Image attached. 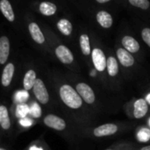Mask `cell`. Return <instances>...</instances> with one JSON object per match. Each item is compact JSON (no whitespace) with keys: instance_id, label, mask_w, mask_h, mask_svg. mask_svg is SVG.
I'll use <instances>...</instances> for the list:
<instances>
[{"instance_id":"28","label":"cell","mask_w":150,"mask_h":150,"mask_svg":"<svg viewBox=\"0 0 150 150\" xmlns=\"http://www.w3.org/2000/svg\"><path fill=\"white\" fill-rule=\"evenodd\" d=\"M96 1L99 4H104V3H108L110 2V0H96Z\"/></svg>"},{"instance_id":"7","label":"cell","mask_w":150,"mask_h":150,"mask_svg":"<svg viewBox=\"0 0 150 150\" xmlns=\"http://www.w3.org/2000/svg\"><path fill=\"white\" fill-rule=\"evenodd\" d=\"M118 130V127L115 124H105L96 127L93 133L96 137H104L115 134Z\"/></svg>"},{"instance_id":"11","label":"cell","mask_w":150,"mask_h":150,"mask_svg":"<svg viewBox=\"0 0 150 150\" xmlns=\"http://www.w3.org/2000/svg\"><path fill=\"white\" fill-rule=\"evenodd\" d=\"M122 45L124 46V49H125L130 53H136L140 49L138 41L130 35H125L122 38Z\"/></svg>"},{"instance_id":"20","label":"cell","mask_w":150,"mask_h":150,"mask_svg":"<svg viewBox=\"0 0 150 150\" xmlns=\"http://www.w3.org/2000/svg\"><path fill=\"white\" fill-rule=\"evenodd\" d=\"M80 45L83 55L89 56L92 53L91 47H90V40L87 34H82L80 36Z\"/></svg>"},{"instance_id":"24","label":"cell","mask_w":150,"mask_h":150,"mask_svg":"<svg viewBox=\"0 0 150 150\" xmlns=\"http://www.w3.org/2000/svg\"><path fill=\"white\" fill-rule=\"evenodd\" d=\"M29 113L35 118H38L42 116V110L41 107L37 104V103H33L32 106L30 107V111Z\"/></svg>"},{"instance_id":"5","label":"cell","mask_w":150,"mask_h":150,"mask_svg":"<svg viewBox=\"0 0 150 150\" xmlns=\"http://www.w3.org/2000/svg\"><path fill=\"white\" fill-rule=\"evenodd\" d=\"M43 122L48 127L57 131H63L66 127V123L63 118L52 114L47 115L44 117Z\"/></svg>"},{"instance_id":"23","label":"cell","mask_w":150,"mask_h":150,"mask_svg":"<svg viewBox=\"0 0 150 150\" xmlns=\"http://www.w3.org/2000/svg\"><path fill=\"white\" fill-rule=\"evenodd\" d=\"M128 1L132 6L142 10H147L150 7V3L148 0H128Z\"/></svg>"},{"instance_id":"1","label":"cell","mask_w":150,"mask_h":150,"mask_svg":"<svg viewBox=\"0 0 150 150\" xmlns=\"http://www.w3.org/2000/svg\"><path fill=\"white\" fill-rule=\"evenodd\" d=\"M59 96L62 102L71 109L76 110L81 107L83 100L71 86L70 85H63L59 89Z\"/></svg>"},{"instance_id":"8","label":"cell","mask_w":150,"mask_h":150,"mask_svg":"<svg viewBox=\"0 0 150 150\" xmlns=\"http://www.w3.org/2000/svg\"><path fill=\"white\" fill-rule=\"evenodd\" d=\"M117 57L120 64L125 67H131L134 64V62H135L134 57L125 49L119 48L117 50Z\"/></svg>"},{"instance_id":"2","label":"cell","mask_w":150,"mask_h":150,"mask_svg":"<svg viewBox=\"0 0 150 150\" xmlns=\"http://www.w3.org/2000/svg\"><path fill=\"white\" fill-rule=\"evenodd\" d=\"M76 91L81 97V99L88 104H92L96 101V96L93 89L87 83L81 82L76 86Z\"/></svg>"},{"instance_id":"16","label":"cell","mask_w":150,"mask_h":150,"mask_svg":"<svg viewBox=\"0 0 150 150\" xmlns=\"http://www.w3.org/2000/svg\"><path fill=\"white\" fill-rule=\"evenodd\" d=\"M57 6L49 1L42 2L39 6V11L44 16H52L57 13Z\"/></svg>"},{"instance_id":"27","label":"cell","mask_w":150,"mask_h":150,"mask_svg":"<svg viewBox=\"0 0 150 150\" xmlns=\"http://www.w3.org/2000/svg\"><path fill=\"white\" fill-rule=\"evenodd\" d=\"M20 123H21V125H24V126H28V125H30L32 124L31 120L28 119V118H27V117L21 118V119L20 120Z\"/></svg>"},{"instance_id":"25","label":"cell","mask_w":150,"mask_h":150,"mask_svg":"<svg viewBox=\"0 0 150 150\" xmlns=\"http://www.w3.org/2000/svg\"><path fill=\"white\" fill-rule=\"evenodd\" d=\"M141 37L145 43L150 47V28H145L141 31Z\"/></svg>"},{"instance_id":"15","label":"cell","mask_w":150,"mask_h":150,"mask_svg":"<svg viewBox=\"0 0 150 150\" xmlns=\"http://www.w3.org/2000/svg\"><path fill=\"white\" fill-rule=\"evenodd\" d=\"M14 74V65L12 63H9L6 65V67L3 70L2 73V78H1V82L4 87H8L13 80Z\"/></svg>"},{"instance_id":"18","label":"cell","mask_w":150,"mask_h":150,"mask_svg":"<svg viewBox=\"0 0 150 150\" xmlns=\"http://www.w3.org/2000/svg\"><path fill=\"white\" fill-rule=\"evenodd\" d=\"M57 29L64 35H70L72 32V24L67 19H60L57 23Z\"/></svg>"},{"instance_id":"30","label":"cell","mask_w":150,"mask_h":150,"mask_svg":"<svg viewBox=\"0 0 150 150\" xmlns=\"http://www.w3.org/2000/svg\"><path fill=\"white\" fill-rule=\"evenodd\" d=\"M146 103H149V104H150V94L146 96Z\"/></svg>"},{"instance_id":"3","label":"cell","mask_w":150,"mask_h":150,"mask_svg":"<svg viewBox=\"0 0 150 150\" xmlns=\"http://www.w3.org/2000/svg\"><path fill=\"white\" fill-rule=\"evenodd\" d=\"M33 91L35 94V98L38 100V102L42 104H46L48 103L49 100H50V96H49V93L47 91V88L43 83V81L41 79H37L34 88H33Z\"/></svg>"},{"instance_id":"17","label":"cell","mask_w":150,"mask_h":150,"mask_svg":"<svg viewBox=\"0 0 150 150\" xmlns=\"http://www.w3.org/2000/svg\"><path fill=\"white\" fill-rule=\"evenodd\" d=\"M36 73L34 70H29L27 71V73L24 76V80H23V86H24V89L26 91L30 90L31 88H34V85L36 81Z\"/></svg>"},{"instance_id":"6","label":"cell","mask_w":150,"mask_h":150,"mask_svg":"<svg viewBox=\"0 0 150 150\" xmlns=\"http://www.w3.org/2000/svg\"><path fill=\"white\" fill-rule=\"evenodd\" d=\"M55 54L60 62L65 64H70L73 62L74 57L72 52L64 45H59L55 50Z\"/></svg>"},{"instance_id":"26","label":"cell","mask_w":150,"mask_h":150,"mask_svg":"<svg viewBox=\"0 0 150 150\" xmlns=\"http://www.w3.org/2000/svg\"><path fill=\"white\" fill-rule=\"evenodd\" d=\"M28 94L26 90L17 92V94L15 95V100L21 103H23V102H25L28 99Z\"/></svg>"},{"instance_id":"32","label":"cell","mask_w":150,"mask_h":150,"mask_svg":"<svg viewBox=\"0 0 150 150\" xmlns=\"http://www.w3.org/2000/svg\"><path fill=\"white\" fill-rule=\"evenodd\" d=\"M106 150H112V149H106Z\"/></svg>"},{"instance_id":"19","label":"cell","mask_w":150,"mask_h":150,"mask_svg":"<svg viewBox=\"0 0 150 150\" xmlns=\"http://www.w3.org/2000/svg\"><path fill=\"white\" fill-rule=\"evenodd\" d=\"M0 125L5 130H8L11 126L8 110L4 105H0Z\"/></svg>"},{"instance_id":"21","label":"cell","mask_w":150,"mask_h":150,"mask_svg":"<svg viewBox=\"0 0 150 150\" xmlns=\"http://www.w3.org/2000/svg\"><path fill=\"white\" fill-rule=\"evenodd\" d=\"M107 70L110 76L115 77L118 73V64L115 57H109L107 59Z\"/></svg>"},{"instance_id":"29","label":"cell","mask_w":150,"mask_h":150,"mask_svg":"<svg viewBox=\"0 0 150 150\" xmlns=\"http://www.w3.org/2000/svg\"><path fill=\"white\" fill-rule=\"evenodd\" d=\"M139 150H150V145L149 146H144V147H142V148H140Z\"/></svg>"},{"instance_id":"4","label":"cell","mask_w":150,"mask_h":150,"mask_svg":"<svg viewBox=\"0 0 150 150\" xmlns=\"http://www.w3.org/2000/svg\"><path fill=\"white\" fill-rule=\"evenodd\" d=\"M95 68L98 71H103L107 67V59L103 51L99 48H95L91 53Z\"/></svg>"},{"instance_id":"12","label":"cell","mask_w":150,"mask_h":150,"mask_svg":"<svg viewBox=\"0 0 150 150\" xmlns=\"http://www.w3.org/2000/svg\"><path fill=\"white\" fill-rule=\"evenodd\" d=\"M28 30H29V33H30L32 39L36 43L42 44L45 42V37H44L42 30L40 29L38 24H36L35 22H31L28 25Z\"/></svg>"},{"instance_id":"22","label":"cell","mask_w":150,"mask_h":150,"mask_svg":"<svg viewBox=\"0 0 150 150\" xmlns=\"http://www.w3.org/2000/svg\"><path fill=\"white\" fill-rule=\"evenodd\" d=\"M30 108L26 103H20L16 108V117L19 118H24L29 113Z\"/></svg>"},{"instance_id":"14","label":"cell","mask_w":150,"mask_h":150,"mask_svg":"<svg viewBox=\"0 0 150 150\" xmlns=\"http://www.w3.org/2000/svg\"><path fill=\"white\" fill-rule=\"evenodd\" d=\"M96 21L103 28H110L113 24V19L110 13L106 11H99L96 13Z\"/></svg>"},{"instance_id":"9","label":"cell","mask_w":150,"mask_h":150,"mask_svg":"<svg viewBox=\"0 0 150 150\" xmlns=\"http://www.w3.org/2000/svg\"><path fill=\"white\" fill-rule=\"evenodd\" d=\"M148 110V105L145 99L139 98L135 101L134 107H133V115L134 117L137 119L142 118L146 116Z\"/></svg>"},{"instance_id":"10","label":"cell","mask_w":150,"mask_h":150,"mask_svg":"<svg viewBox=\"0 0 150 150\" xmlns=\"http://www.w3.org/2000/svg\"><path fill=\"white\" fill-rule=\"evenodd\" d=\"M10 42L6 36L0 37V64H4L9 57Z\"/></svg>"},{"instance_id":"31","label":"cell","mask_w":150,"mask_h":150,"mask_svg":"<svg viewBox=\"0 0 150 150\" xmlns=\"http://www.w3.org/2000/svg\"><path fill=\"white\" fill-rule=\"evenodd\" d=\"M0 150H6V149H4V148H0Z\"/></svg>"},{"instance_id":"13","label":"cell","mask_w":150,"mask_h":150,"mask_svg":"<svg viewBox=\"0 0 150 150\" xmlns=\"http://www.w3.org/2000/svg\"><path fill=\"white\" fill-rule=\"evenodd\" d=\"M0 11L7 21H9L10 22L14 21L15 14L13 6L8 0H0Z\"/></svg>"}]
</instances>
